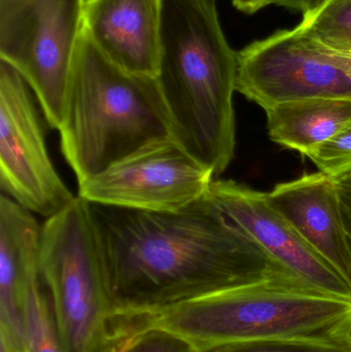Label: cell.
Returning <instances> with one entry per match:
<instances>
[{
	"label": "cell",
	"instance_id": "7c38bea8",
	"mask_svg": "<svg viewBox=\"0 0 351 352\" xmlns=\"http://www.w3.org/2000/svg\"><path fill=\"white\" fill-rule=\"evenodd\" d=\"M266 195L270 204L351 287V256L338 182L319 171L276 184Z\"/></svg>",
	"mask_w": 351,
	"mask_h": 352
},
{
	"label": "cell",
	"instance_id": "4fadbf2b",
	"mask_svg": "<svg viewBox=\"0 0 351 352\" xmlns=\"http://www.w3.org/2000/svg\"><path fill=\"white\" fill-rule=\"evenodd\" d=\"M41 230L34 213L0 197V329L23 336L29 283L38 276Z\"/></svg>",
	"mask_w": 351,
	"mask_h": 352
},
{
	"label": "cell",
	"instance_id": "7402d4cb",
	"mask_svg": "<svg viewBox=\"0 0 351 352\" xmlns=\"http://www.w3.org/2000/svg\"><path fill=\"white\" fill-rule=\"evenodd\" d=\"M0 352H25L23 339L5 331H0Z\"/></svg>",
	"mask_w": 351,
	"mask_h": 352
},
{
	"label": "cell",
	"instance_id": "7a4b0ae2",
	"mask_svg": "<svg viewBox=\"0 0 351 352\" xmlns=\"http://www.w3.org/2000/svg\"><path fill=\"white\" fill-rule=\"evenodd\" d=\"M236 74L216 0H163L157 80L172 136L214 177L234 158Z\"/></svg>",
	"mask_w": 351,
	"mask_h": 352
},
{
	"label": "cell",
	"instance_id": "2e32d148",
	"mask_svg": "<svg viewBox=\"0 0 351 352\" xmlns=\"http://www.w3.org/2000/svg\"><path fill=\"white\" fill-rule=\"evenodd\" d=\"M297 28L326 49L351 53V0H324Z\"/></svg>",
	"mask_w": 351,
	"mask_h": 352
},
{
	"label": "cell",
	"instance_id": "cb8c5ba5",
	"mask_svg": "<svg viewBox=\"0 0 351 352\" xmlns=\"http://www.w3.org/2000/svg\"><path fill=\"white\" fill-rule=\"evenodd\" d=\"M321 47L330 56L332 61L351 80V53H344V52L333 51V50L326 49L324 47Z\"/></svg>",
	"mask_w": 351,
	"mask_h": 352
},
{
	"label": "cell",
	"instance_id": "30bf717a",
	"mask_svg": "<svg viewBox=\"0 0 351 352\" xmlns=\"http://www.w3.org/2000/svg\"><path fill=\"white\" fill-rule=\"evenodd\" d=\"M210 196L225 215L301 280L350 298L348 281L270 204L266 192L234 180L214 179Z\"/></svg>",
	"mask_w": 351,
	"mask_h": 352
},
{
	"label": "cell",
	"instance_id": "9a60e30c",
	"mask_svg": "<svg viewBox=\"0 0 351 352\" xmlns=\"http://www.w3.org/2000/svg\"><path fill=\"white\" fill-rule=\"evenodd\" d=\"M25 352H66L41 274L29 283L23 307Z\"/></svg>",
	"mask_w": 351,
	"mask_h": 352
},
{
	"label": "cell",
	"instance_id": "8fae6325",
	"mask_svg": "<svg viewBox=\"0 0 351 352\" xmlns=\"http://www.w3.org/2000/svg\"><path fill=\"white\" fill-rule=\"evenodd\" d=\"M163 0H86L84 34L113 63L157 78Z\"/></svg>",
	"mask_w": 351,
	"mask_h": 352
},
{
	"label": "cell",
	"instance_id": "ac0fdd59",
	"mask_svg": "<svg viewBox=\"0 0 351 352\" xmlns=\"http://www.w3.org/2000/svg\"><path fill=\"white\" fill-rule=\"evenodd\" d=\"M306 157L336 182L351 175V122L331 140L307 153Z\"/></svg>",
	"mask_w": 351,
	"mask_h": 352
},
{
	"label": "cell",
	"instance_id": "5bb4252c",
	"mask_svg": "<svg viewBox=\"0 0 351 352\" xmlns=\"http://www.w3.org/2000/svg\"><path fill=\"white\" fill-rule=\"evenodd\" d=\"M272 142L306 156L351 122V98L328 97L282 103L265 109Z\"/></svg>",
	"mask_w": 351,
	"mask_h": 352
},
{
	"label": "cell",
	"instance_id": "3957f363",
	"mask_svg": "<svg viewBox=\"0 0 351 352\" xmlns=\"http://www.w3.org/2000/svg\"><path fill=\"white\" fill-rule=\"evenodd\" d=\"M113 330L156 328L197 349L229 343L351 341V299L280 276L111 322Z\"/></svg>",
	"mask_w": 351,
	"mask_h": 352
},
{
	"label": "cell",
	"instance_id": "5b68a950",
	"mask_svg": "<svg viewBox=\"0 0 351 352\" xmlns=\"http://www.w3.org/2000/svg\"><path fill=\"white\" fill-rule=\"evenodd\" d=\"M39 273L66 352H104L111 312L90 204L80 197L43 223Z\"/></svg>",
	"mask_w": 351,
	"mask_h": 352
},
{
	"label": "cell",
	"instance_id": "603a6c76",
	"mask_svg": "<svg viewBox=\"0 0 351 352\" xmlns=\"http://www.w3.org/2000/svg\"><path fill=\"white\" fill-rule=\"evenodd\" d=\"M232 3L239 12L253 14L266 6L273 4V0H232Z\"/></svg>",
	"mask_w": 351,
	"mask_h": 352
},
{
	"label": "cell",
	"instance_id": "ffe728a7",
	"mask_svg": "<svg viewBox=\"0 0 351 352\" xmlns=\"http://www.w3.org/2000/svg\"><path fill=\"white\" fill-rule=\"evenodd\" d=\"M339 188L340 200H341L342 215H343L344 228L348 237V248L351 256V186L346 182H337Z\"/></svg>",
	"mask_w": 351,
	"mask_h": 352
},
{
	"label": "cell",
	"instance_id": "6da1fadb",
	"mask_svg": "<svg viewBox=\"0 0 351 352\" xmlns=\"http://www.w3.org/2000/svg\"><path fill=\"white\" fill-rule=\"evenodd\" d=\"M89 204L111 322L295 276L237 228L210 192L179 212Z\"/></svg>",
	"mask_w": 351,
	"mask_h": 352
},
{
	"label": "cell",
	"instance_id": "9c48e42d",
	"mask_svg": "<svg viewBox=\"0 0 351 352\" xmlns=\"http://www.w3.org/2000/svg\"><path fill=\"white\" fill-rule=\"evenodd\" d=\"M236 91L262 109L313 98H351V80L297 26L237 52Z\"/></svg>",
	"mask_w": 351,
	"mask_h": 352
},
{
	"label": "cell",
	"instance_id": "8992f818",
	"mask_svg": "<svg viewBox=\"0 0 351 352\" xmlns=\"http://www.w3.org/2000/svg\"><path fill=\"white\" fill-rule=\"evenodd\" d=\"M86 0H0V61L36 97L49 127L63 122Z\"/></svg>",
	"mask_w": 351,
	"mask_h": 352
},
{
	"label": "cell",
	"instance_id": "277c9868",
	"mask_svg": "<svg viewBox=\"0 0 351 352\" xmlns=\"http://www.w3.org/2000/svg\"><path fill=\"white\" fill-rule=\"evenodd\" d=\"M58 131L62 153L78 184L150 144L173 138L157 78L115 65L84 32Z\"/></svg>",
	"mask_w": 351,
	"mask_h": 352
},
{
	"label": "cell",
	"instance_id": "d6986e66",
	"mask_svg": "<svg viewBox=\"0 0 351 352\" xmlns=\"http://www.w3.org/2000/svg\"><path fill=\"white\" fill-rule=\"evenodd\" d=\"M197 352H351V341L344 342H266L229 343L198 349Z\"/></svg>",
	"mask_w": 351,
	"mask_h": 352
},
{
	"label": "cell",
	"instance_id": "ba28073f",
	"mask_svg": "<svg viewBox=\"0 0 351 352\" xmlns=\"http://www.w3.org/2000/svg\"><path fill=\"white\" fill-rule=\"evenodd\" d=\"M214 175L174 138L155 142L78 184L92 204L179 212L210 192Z\"/></svg>",
	"mask_w": 351,
	"mask_h": 352
},
{
	"label": "cell",
	"instance_id": "e0dca14e",
	"mask_svg": "<svg viewBox=\"0 0 351 352\" xmlns=\"http://www.w3.org/2000/svg\"><path fill=\"white\" fill-rule=\"evenodd\" d=\"M187 339L161 329L111 330L104 352H197Z\"/></svg>",
	"mask_w": 351,
	"mask_h": 352
},
{
	"label": "cell",
	"instance_id": "d4e9b609",
	"mask_svg": "<svg viewBox=\"0 0 351 352\" xmlns=\"http://www.w3.org/2000/svg\"><path fill=\"white\" fill-rule=\"evenodd\" d=\"M341 182H346V184H350L351 186V175L346 177V179L341 180Z\"/></svg>",
	"mask_w": 351,
	"mask_h": 352
},
{
	"label": "cell",
	"instance_id": "484cf974",
	"mask_svg": "<svg viewBox=\"0 0 351 352\" xmlns=\"http://www.w3.org/2000/svg\"></svg>",
	"mask_w": 351,
	"mask_h": 352
},
{
	"label": "cell",
	"instance_id": "44dd1931",
	"mask_svg": "<svg viewBox=\"0 0 351 352\" xmlns=\"http://www.w3.org/2000/svg\"><path fill=\"white\" fill-rule=\"evenodd\" d=\"M323 1L324 0H273V4L306 14L319 8Z\"/></svg>",
	"mask_w": 351,
	"mask_h": 352
},
{
	"label": "cell",
	"instance_id": "52a82bcc",
	"mask_svg": "<svg viewBox=\"0 0 351 352\" xmlns=\"http://www.w3.org/2000/svg\"><path fill=\"white\" fill-rule=\"evenodd\" d=\"M38 102L28 82L0 61V186L2 194L45 219L76 196L56 170L45 144Z\"/></svg>",
	"mask_w": 351,
	"mask_h": 352
}]
</instances>
